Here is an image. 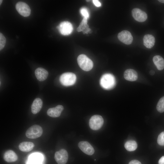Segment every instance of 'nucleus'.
I'll return each instance as SVG.
<instances>
[{"mask_svg": "<svg viewBox=\"0 0 164 164\" xmlns=\"http://www.w3.org/2000/svg\"><path fill=\"white\" fill-rule=\"evenodd\" d=\"M100 84L104 89L109 90L114 87L116 84L114 76L110 73L103 75L100 80Z\"/></svg>", "mask_w": 164, "mask_h": 164, "instance_id": "f257e3e1", "label": "nucleus"}, {"mask_svg": "<svg viewBox=\"0 0 164 164\" xmlns=\"http://www.w3.org/2000/svg\"><path fill=\"white\" fill-rule=\"evenodd\" d=\"M77 61L80 67L84 71H89L93 67L92 61L85 55H79L77 58Z\"/></svg>", "mask_w": 164, "mask_h": 164, "instance_id": "f03ea898", "label": "nucleus"}, {"mask_svg": "<svg viewBox=\"0 0 164 164\" xmlns=\"http://www.w3.org/2000/svg\"><path fill=\"white\" fill-rule=\"evenodd\" d=\"M76 80L75 74L72 73H64L60 76V81L61 84L63 86H68L74 84Z\"/></svg>", "mask_w": 164, "mask_h": 164, "instance_id": "7ed1b4c3", "label": "nucleus"}, {"mask_svg": "<svg viewBox=\"0 0 164 164\" xmlns=\"http://www.w3.org/2000/svg\"><path fill=\"white\" fill-rule=\"evenodd\" d=\"M43 132L42 128L39 125H35L28 129L26 132V135L28 138L35 139L40 137Z\"/></svg>", "mask_w": 164, "mask_h": 164, "instance_id": "20e7f679", "label": "nucleus"}, {"mask_svg": "<svg viewBox=\"0 0 164 164\" xmlns=\"http://www.w3.org/2000/svg\"><path fill=\"white\" fill-rule=\"evenodd\" d=\"M104 122V119L101 116L99 115H95L90 118L89 125L91 129L97 130L102 127Z\"/></svg>", "mask_w": 164, "mask_h": 164, "instance_id": "39448f33", "label": "nucleus"}, {"mask_svg": "<svg viewBox=\"0 0 164 164\" xmlns=\"http://www.w3.org/2000/svg\"><path fill=\"white\" fill-rule=\"evenodd\" d=\"M68 155L67 151L62 149L56 152L54 155V159L58 164H66L67 162Z\"/></svg>", "mask_w": 164, "mask_h": 164, "instance_id": "423d86ee", "label": "nucleus"}, {"mask_svg": "<svg viewBox=\"0 0 164 164\" xmlns=\"http://www.w3.org/2000/svg\"><path fill=\"white\" fill-rule=\"evenodd\" d=\"M15 8L18 12L24 17H28L30 14L31 9L24 2H17L15 5Z\"/></svg>", "mask_w": 164, "mask_h": 164, "instance_id": "0eeeda50", "label": "nucleus"}, {"mask_svg": "<svg viewBox=\"0 0 164 164\" xmlns=\"http://www.w3.org/2000/svg\"><path fill=\"white\" fill-rule=\"evenodd\" d=\"M60 33L64 35H68L71 33L73 27L71 24L68 21L61 22L57 27Z\"/></svg>", "mask_w": 164, "mask_h": 164, "instance_id": "6e6552de", "label": "nucleus"}, {"mask_svg": "<svg viewBox=\"0 0 164 164\" xmlns=\"http://www.w3.org/2000/svg\"><path fill=\"white\" fill-rule=\"evenodd\" d=\"M118 37L119 40L126 45L132 43L133 38L131 33L128 31L124 30L119 33Z\"/></svg>", "mask_w": 164, "mask_h": 164, "instance_id": "1a4fd4ad", "label": "nucleus"}, {"mask_svg": "<svg viewBox=\"0 0 164 164\" xmlns=\"http://www.w3.org/2000/svg\"><path fill=\"white\" fill-rule=\"evenodd\" d=\"M132 15L136 21L142 22L145 21L147 18L146 13L138 8H134L132 11Z\"/></svg>", "mask_w": 164, "mask_h": 164, "instance_id": "9d476101", "label": "nucleus"}, {"mask_svg": "<svg viewBox=\"0 0 164 164\" xmlns=\"http://www.w3.org/2000/svg\"><path fill=\"white\" fill-rule=\"evenodd\" d=\"M78 146L83 152L87 155H92L94 152L93 147L87 141L80 142L78 144Z\"/></svg>", "mask_w": 164, "mask_h": 164, "instance_id": "9b49d317", "label": "nucleus"}, {"mask_svg": "<svg viewBox=\"0 0 164 164\" xmlns=\"http://www.w3.org/2000/svg\"><path fill=\"white\" fill-rule=\"evenodd\" d=\"M64 109L63 106L61 105H58L55 107L49 108L47 112V115L53 118L59 117Z\"/></svg>", "mask_w": 164, "mask_h": 164, "instance_id": "f8f14e48", "label": "nucleus"}, {"mask_svg": "<svg viewBox=\"0 0 164 164\" xmlns=\"http://www.w3.org/2000/svg\"><path fill=\"white\" fill-rule=\"evenodd\" d=\"M124 76L126 80L131 81H135L138 78L137 72L132 69L126 70L124 72Z\"/></svg>", "mask_w": 164, "mask_h": 164, "instance_id": "ddd939ff", "label": "nucleus"}, {"mask_svg": "<svg viewBox=\"0 0 164 164\" xmlns=\"http://www.w3.org/2000/svg\"><path fill=\"white\" fill-rule=\"evenodd\" d=\"M18 157L16 153L13 150H9L6 151L3 155L4 160L8 162H11L16 161Z\"/></svg>", "mask_w": 164, "mask_h": 164, "instance_id": "4468645a", "label": "nucleus"}, {"mask_svg": "<svg viewBox=\"0 0 164 164\" xmlns=\"http://www.w3.org/2000/svg\"><path fill=\"white\" fill-rule=\"evenodd\" d=\"M35 74L37 80L42 81L47 78L48 73L45 69L42 67H39L36 70Z\"/></svg>", "mask_w": 164, "mask_h": 164, "instance_id": "2eb2a0df", "label": "nucleus"}, {"mask_svg": "<svg viewBox=\"0 0 164 164\" xmlns=\"http://www.w3.org/2000/svg\"><path fill=\"white\" fill-rule=\"evenodd\" d=\"M43 106V101L40 98H37L34 100L31 106L32 113L36 114L41 110Z\"/></svg>", "mask_w": 164, "mask_h": 164, "instance_id": "dca6fc26", "label": "nucleus"}, {"mask_svg": "<svg viewBox=\"0 0 164 164\" xmlns=\"http://www.w3.org/2000/svg\"><path fill=\"white\" fill-rule=\"evenodd\" d=\"M143 44L147 48H151L154 46L155 40L153 36L150 34L145 35L143 38Z\"/></svg>", "mask_w": 164, "mask_h": 164, "instance_id": "f3484780", "label": "nucleus"}, {"mask_svg": "<svg viewBox=\"0 0 164 164\" xmlns=\"http://www.w3.org/2000/svg\"><path fill=\"white\" fill-rule=\"evenodd\" d=\"M34 144L30 142H23L20 143L19 148L21 151L27 152L31 151L34 147Z\"/></svg>", "mask_w": 164, "mask_h": 164, "instance_id": "a211bd4d", "label": "nucleus"}, {"mask_svg": "<svg viewBox=\"0 0 164 164\" xmlns=\"http://www.w3.org/2000/svg\"><path fill=\"white\" fill-rule=\"evenodd\" d=\"M87 19L86 18L84 17L81 22L79 26L77 29V31L78 32L82 31L83 33L87 34L91 31V29L87 24Z\"/></svg>", "mask_w": 164, "mask_h": 164, "instance_id": "6ab92c4d", "label": "nucleus"}, {"mask_svg": "<svg viewBox=\"0 0 164 164\" xmlns=\"http://www.w3.org/2000/svg\"><path fill=\"white\" fill-rule=\"evenodd\" d=\"M153 60L158 70H162L164 68V59L162 56H155L153 57Z\"/></svg>", "mask_w": 164, "mask_h": 164, "instance_id": "aec40b11", "label": "nucleus"}, {"mask_svg": "<svg viewBox=\"0 0 164 164\" xmlns=\"http://www.w3.org/2000/svg\"><path fill=\"white\" fill-rule=\"evenodd\" d=\"M125 149L128 151H132L135 150L137 147L136 142L133 140L127 141L125 144Z\"/></svg>", "mask_w": 164, "mask_h": 164, "instance_id": "412c9836", "label": "nucleus"}, {"mask_svg": "<svg viewBox=\"0 0 164 164\" xmlns=\"http://www.w3.org/2000/svg\"><path fill=\"white\" fill-rule=\"evenodd\" d=\"M42 158L38 154L32 155L29 159L28 164H41Z\"/></svg>", "mask_w": 164, "mask_h": 164, "instance_id": "4be33fe9", "label": "nucleus"}, {"mask_svg": "<svg viewBox=\"0 0 164 164\" xmlns=\"http://www.w3.org/2000/svg\"><path fill=\"white\" fill-rule=\"evenodd\" d=\"M156 109L160 113L164 112V96L162 97L158 101L156 106Z\"/></svg>", "mask_w": 164, "mask_h": 164, "instance_id": "5701e85b", "label": "nucleus"}, {"mask_svg": "<svg viewBox=\"0 0 164 164\" xmlns=\"http://www.w3.org/2000/svg\"><path fill=\"white\" fill-rule=\"evenodd\" d=\"M157 143L159 145H164V131L159 135L157 138Z\"/></svg>", "mask_w": 164, "mask_h": 164, "instance_id": "b1692460", "label": "nucleus"}, {"mask_svg": "<svg viewBox=\"0 0 164 164\" xmlns=\"http://www.w3.org/2000/svg\"><path fill=\"white\" fill-rule=\"evenodd\" d=\"M6 39L2 33H0V50H1L4 47L6 43Z\"/></svg>", "mask_w": 164, "mask_h": 164, "instance_id": "393cba45", "label": "nucleus"}, {"mask_svg": "<svg viewBox=\"0 0 164 164\" xmlns=\"http://www.w3.org/2000/svg\"><path fill=\"white\" fill-rule=\"evenodd\" d=\"M80 12L84 18L88 19L89 17V13L87 9L85 8H82L80 9Z\"/></svg>", "mask_w": 164, "mask_h": 164, "instance_id": "a878e982", "label": "nucleus"}, {"mask_svg": "<svg viewBox=\"0 0 164 164\" xmlns=\"http://www.w3.org/2000/svg\"><path fill=\"white\" fill-rule=\"evenodd\" d=\"M93 2L94 4L97 7H100L101 5V3L98 0H93Z\"/></svg>", "mask_w": 164, "mask_h": 164, "instance_id": "bb28decb", "label": "nucleus"}, {"mask_svg": "<svg viewBox=\"0 0 164 164\" xmlns=\"http://www.w3.org/2000/svg\"><path fill=\"white\" fill-rule=\"evenodd\" d=\"M128 164H142L138 160H133L131 161Z\"/></svg>", "mask_w": 164, "mask_h": 164, "instance_id": "cd10ccee", "label": "nucleus"}, {"mask_svg": "<svg viewBox=\"0 0 164 164\" xmlns=\"http://www.w3.org/2000/svg\"><path fill=\"white\" fill-rule=\"evenodd\" d=\"M159 164H164V156L162 157L159 159Z\"/></svg>", "mask_w": 164, "mask_h": 164, "instance_id": "c85d7f7f", "label": "nucleus"}, {"mask_svg": "<svg viewBox=\"0 0 164 164\" xmlns=\"http://www.w3.org/2000/svg\"><path fill=\"white\" fill-rule=\"evenodd\" d=\"M155 71L154 70H152L150 71V74L151 75H153L155 74Z\"/></svg>", "mask_w": 164, "mask_h": 164, "instance_id": "c756f323", "label": "nucleus"}, {"mask_svg": "<svg viewBox=\"0 0 164 164\" xmlns=\"http://www.w3.org/2000/svg\"><path fill=\"white\" fill-rule=\"evenodd\" d=\"M158 1L159 2H161L162 3H164V0H158Z\"/></svg>", "mask_w": 164, "mask_h": 164, "instance_id": "7c9ffc66", "label": "nucleus"}, {"mask_svg": "<svg viewBox=\"0 0 164 164\" xmlns=\"http://www.w3.org/2000/svg\"><path fill=\"white\" fill-rule=\"evenodd\" d=\"M2 0H0V4L1 5V4L2 3Z\"/></svg>", "mask_w": 164, "mask_h": 164, "instance_id": "2f4dec72", "label": "nucleus"}]
</instances>
